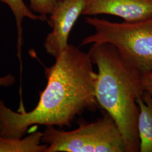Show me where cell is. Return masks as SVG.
<instances>
[{
	"instance_id": "2",
	"label": "cell",
	"mask_w": 152,
	"mask_h": 152,
	"mask_svg": "<svg viewBox=\"0 0 152 152\" xmlns=\"http://www.w3.org/2000/svg\"><path fill=\"white\" fill-rule=\"evenodd\" d=\"M88 53L98 67L96 97L99 105L118 125L126 152H140L139 108L136 99L143 93L141 73L124 59L112 44H92Z\"/></svg>"
},
{
	"instance_id": "12",
	"label": "cell",
	"mask_w": 152,
	"mask_h": 152,
	"mask_svg": "<svg viewBox=\"0 0 152 152\" xmlns=\"http://www.w3.org/2000/svg\"><path fill=\"white\" fill-rule=\"evenodd\" d=\"M15 83V77L11 74L0 76V87H10Z\"/></svg>"
},
{
	"instance_id": "1",
	"label": "cell",
	"mask_w": 152,
	"mask_h": 152,
	"mask_svg": "<svg viewBox=\"0 0 152 152\" xmlns=\"http://www.w3.org/2000/svg\"><path fill=\"white\" fill-rule=\"evenodd\" d=\"M55 59L45 68L47 85L31 111L16 112L0 99V137L22 138L33 125L69 127L77 115L98 108V75L89 54L68 44Z\"/></svg>"
},
{
	"instance_id": "9",
	"label": "cell",
	"mask_w": 152,
	"mask_h": 152,
	"mask_svg": "<svg viewBox=\"0 0 152 152\" xmlns=\"http://www.w3.org/2000/svg\"><path fill=\"white\" fill-rule=\"evenodd\" d=\"M0 2L5 3L11 9L15 19L18 32L17 54L19 60L21 59V50L23 45V28L22 24L25 18L32 20H40L42 22L48 21L47 16L38 15L28 7L23 0H0Z\"/></svg>"
},
{
	"instance_id": "8",
	"label": "cell",
	"mask_w": 152,
	"mask_h": 152,
	"mask_svg": "<svg viewBox=\"0 0 152 152\" xmlns=\"http://www.w3.org/2000/svg\"><path fill=\"white\" fill-rule=\"evenodd\" d=\"M42 132H33L22 138L0 137V152H46L48 146L41 144Z\"/></svg>"
},
{
	"instance_id": "7",
	"label": "cell",
	"mask_w": 152,
	"mask_h": 152,
	"mask_svg": "<svg viewBox=\"0 0 152 152\" xmlns=\"http://www.w3.org/2000/svg\"><path fill=\"white\" fill-rule=\"evenodd\" d=\"M139 108L137 130L140 140V152H152V96L143 92L136 99Z\"/></svg>"
},
{
	"instance_id": "5",
	"label": "cell",
	"mask_w": 152,
	"mask_h": 152,
	"mask_svg": "<svg viewBox=\"0 0 152 152\" xmlns=\"http://www.w3.org/2000/svg\"><path fill=\"white\" fill-rule=\"evenodd\" d=\"M85 0H58L48 21L52 31L44 42L47 53L56 58L67 46L71 30L82 15Z\"/></svg>"
},
{
	"instance_id": "6",
	"label": "cell",
	"mask_w": 152,
	"mask_h": 152,
	"mask_svg": "<svg viewBox=\"0 0 152 152\" xmlns=\"http://www.w3.org/2000/svg\"><path fill=\"white\" fill-rule=\"evenodd\" d=\"M108 14L125 22L136 23L152 18V0H85L82 15Z\"/></svg>"
},
{
	"instance_id": "11",
	"label": "cell",
	"mask_w": 152,
	"mask_h": 152,
	"mask_svg": "<svg viewBox=\"0 0 152 152\" xmlns=\"http://www.w3.org/2000/svg\"><path fill=\"white\" fill-rule=\"evenodd\" d=\"M141 86L143 92H146L152 96V71L141 75Z\"/></svg>"
},
{
	"instance_id": "4",
	"label": "cell",
	"mask_w": 152,
	"mask_h": 152,
	"mask_svg": "<svg viewBox=\"0 0 152 152\" xmlns=\"http://www.w3.org/2000/svg\"><path fill=\"white\" fill-rule=\"evenodd\" d=\"M78 124L70 131L46 126L41 139L48 146L46 152H126L120 129L106 111L94 122L80 119Z\"/></svg>"
},
{
	"instance_id": "3",
	"label": "cell",
	"mask_w": 152,
	"mask_h": 152,
	"mask_svg": "<svg viewBox=\"0 0 152 152\" xmlns=\"http://www.w3.org/2000/svg\"><path fill=\"white\" fill-rule=\"evenodd\" d=\"M85 22L95 33L84 38L81 46L112 44L141 74L152 71V18L136 23H115L87 17Z\"/></svg>"
},
{
	"instance_id": "10",
	"label": "cell",
	"mask_w": 152,
	"mask_h": 152,
	"mask_svg": "<svg viewBox=\"0 0 152 152\" xmlns=\"http://www.w3.org/2000/svg\"><path fill=\"white\" fill-rule=\"evenodd\" d=\"M29 8L34 13L46 16L53 11L58 0H29Z\"/></svg>"
}]
</instances>
